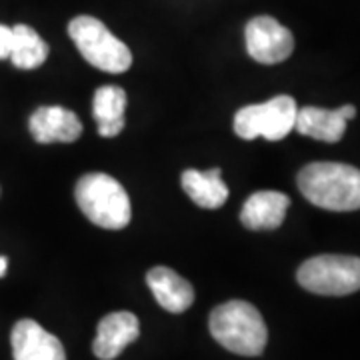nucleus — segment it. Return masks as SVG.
Listing matches in <instances>:
<instances>
[{
	"instance_id": "f257e3e1",
	"label": "nucleus",
	"mask_w": 360,
	"mask_h": 360,
	"mask_svg": "<svg viewBox=\"0 0 360 360\" xmlns=\"http://www.w3.org/2000/svg\"><path fill=\"white\" fill-rule=\"evenodd\" d=\"M298 188L314 206L335 212L360 210V170L340 162H312L298 172Z\"/></svg>"
},
{
	"instance_id": "f03ea898",
	"label": "nucleus",
	"mask_w": 360,
	"mask_h": 360,
	"mask_svg": "<svg viewBox=\"0 0 360 360\" xmlns=\"http://www.w3.org/2000/svg\"><path fill=\"white\" fill-rule=\"evenodd\" d=\"M208 328L220 347L240 356L264 352L269 330L257 307L245 300H229L210 312Z\"/></svg>"
},
{
	"instance_id": "7ed1b4c3",
	"label": "nucleus",
	"mask_w": 360,
	"mask_h": 360,
	"mask_svg": "<svg viewBox=\"0 0 360 360\" xmlns=\"http://www.w3.org/2000/svg\"><path fill=\"white\" fill-rule=\"evenodd\" d=\"M78 208L96 226L120 231L130 222V198L124 186L103 172H90L75 188Z\"/></svg>"
},
{
	"instance_id": "20e7f679",
	"label": "nucleus",
	"mask_w": 360,
	"mask_h": 360,
	"mask_svg": "<svg viewBox=\"0 0 360 360\" xmlns=\"http://www.w3.org/2000/svg\"><path fill=\"white\" fill-rule=\"evenodd\" d=\"M68 34L84 60L98 70L120 75L132 65V52L94 16H77L68 25Z\"/></svg>"
},
{
	"instance_id": "39448f33",
	"label": "nucleus",
	"mask_w": 360,
	"mask_h": 360,
	"mask_svg": "<svg viewBox=\"0 0 360 360\" xmlns=\"http://www.w3.org/2000/svg\"><path fill=\"white\" fill-rule=\"evenodd\" d=\"M296 281L309 292L347 296L360 290V258L347 255H321L300 264Z\"/></svg>"
},
{
	"instance_id": "423d86ee",
	"label": "nucleus",
	"mask_w": 360,
	"mask_h": 360,
	"mask_svg": "<svg viewBox=\"0 0 360 360\" xmlns=\"http://www.w3.org/2000/svg\"><path fill=\"white\" fill-rule=\"evenodd\" d=\"M296 101L288 94L274 96L262 104H250L234 115V132L255 141L258 136L266 141H283L295 129Z\"/></svg>"
},
{
	"instance_id": "0eeeda50",
	"label": "nucleus",
	"mask_w": 360,
	"mask_h": 360,
	"mask_svg": "<svg viewBox=\"0 0 360 360\" xmlns=\"http://www.w3.org/2000/svg\"><path fill=\"white\" fill-rule=\"evenodd\" d=\"M246 51L260 65L284 63L295 51V37L272 16L252 18L245 30Z\"/></svg>"
},
{
	"instance_id": "6e6552de",
	"label": "nucleus",
	"mask_w": 360,
	"mask_h": 360,
	"mask_svg": "<svg viewBox=\"0 0 360 360\" xmlns=\"http://www.w3.org/2000/svg\"><path fill=\"white\" fill-rule=\"evenodd\" d=\"M356 116L352 104H345L336 110H326L319 106H304L296 110L295 129L322 142H338L347 132V122Z\"/></svg>"
},
{
	"instance_id": "1a4fd4ad",
	"label": "nucleus",
	"mask_w": 360,
	"mask_h": 360,
	"mask_svg": "<svg viewBox=\"0 0 360 360\" xmlns=\"http://www.w3.org/2000/svg\"><path fill=\"white\" fill-rule=\"evenodd\" d=\"M11 342L14 360H66L63 342L30 319L14 324Z\"/></svg>"
},
{
	"instance_id": "9d476101",
	"label": "nucleus",
	"mask_w": 360,
	"mask_h": 360,
	"mask_svg": "<svg viewBox=\"0 0 360 360\" xmlns=\"http://www.w3.org/2000/svg\"><path fill=\"white\" fill-rule=\"evenodd\" d=\"M139 335H141V322L132 312L127 310L110 312L98 322L92 350L101 360H115L116 356H120L124 348L139 338Z\"/></svg>"
},
{
	"instance_id": "9b49d317",
	"label": "nucleus",
	"mask_w": 360,
	"mask_h": 360,
	"mask_svg": "<svg viewBox=\"0 0 360 360\" xmlns=\"http://www.w3.org/2000/svg\"><path fill=\"white\" fill-rule=\"evenodd\" d=\"M28 129L32 139L40 144L75 142L82 134V122L72 110L63 106H40L30 116Z\"/></svg>"
},
{
	"instance_id": "f8f14e48",
	"label": "nucleus",
	"mask_w": 360,
	"mask_h": 360,
	"mask_svg": "<svg viewBox=\"0 0 360 360\" xmlns=\"http://www.w3.org/2000/svg\"><path fill=\"white\" fill-rule=\"evenodd\" d=\"M146 283L150 286L156 302L172 314H180L188 310L194 302V288L179 272L167 266H155L148 270Z\"/></svg>"
},
{
	"instance_id": "ddd939ff",
	"label": "nucleus",
	"mask_w": 360,
	"mask_h": 360,
	"mask_svg": "<svg viewBox=\"0 0 360 360\" xmlns=\"http://www.w3.org/2000/svg\"><path fill=\"white\" fill-rule=\"evenodd\" d=\"M290 198L276 191H260L248 196L243 206L240 222L248 231H274L284 222Z\"/></svg>"
},
{
	"instance_id": "4468645a",
	"label": "nucleus",
	"mask_w": 360,
	"mask_h": 360,
	"mask_svg": "<svg viewBox=\"0 0 360 360\" xmlns=\"http://www.w3.org/2000/svg\"><path fill=\"white\" fill-rule=\"evenodd\" d=\"M124 110H127V92L120 86H101L94 92V103H92V115L96 120L98 132L104 139L118 136L124 124Z\"/></svg>"
},
{
	"instance_id": "2eb2a0df",
	"label": "nucleus",
	"mask_w": 360,
	"mask_h": 360,
	"mask_svg": "<svg viewBox=\"0 0 360 360\" xmlns=\"http://www.w3.org/2000/svg\"><path fill=\"white\" fill-rule=\"evenodd\" d=\"M182 188L200 208H220L229 198V186L220 176V168H210L205 172L193 168L184 170Z\"/></svg>"
},
{
	"instance_id": "dca6fc26",
	"label": "nucleus",
	"mask_w": 360,
	"mask_h": 360,
	"mask_svg": "<svg viewBox=\"0 0 360 360\" xmlns=\"http://www.w3.org/2000/svg\"><path fill=\"white\" fill-rule=\"evenodd\" d=\"M8 58L20 70L39 68L49 58V44L40 39V34L34 28L16 25L13 26V49H11Z\"/></svg>"
},
{
	"instance_id": "f3484780",
	"label": "nucleus",
	"mask_w": 360,
	"mask_h": 360,
	"mask_svg": "<svg viewBox=\"0 0 360 360\" xmlns=\"http://www.w3.org/2000/svg\"><path fill=\"white\" fill-rule=\"evenodd\" d=\"M11 49H13V28L0 25V60L11 56Z\"/></svg>"
},
{
	"instance_id": "a211bd4d",
	"label": "nucleus",
	"mask_w": 360,
	"mask_h": 360,
	"mask_svg": "<svg viewBox=\"0 0 360 360\" xmlns=\"http://www.w3.org/2000/svg\"><path fill=\"white\" fill-rule=\"evenodd\" d=\"M6 269H8V260H6V257H0V276L6 274Z\"/></svg>"
}]
</instances>
